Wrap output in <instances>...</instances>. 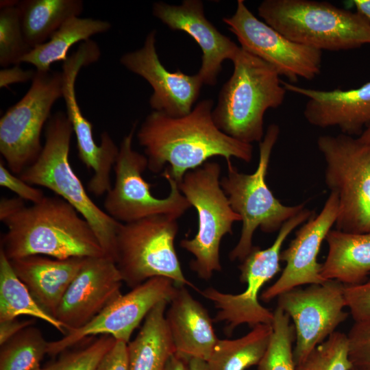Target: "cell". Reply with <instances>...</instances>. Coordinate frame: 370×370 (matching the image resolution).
<instances>
[{"label": "cell", "mask_w": 370, "mask_h": 370, "mask_svg": "<svg viewBox=\"0 0 370 370\" xmlns=\"http://www.w3.org/2000/svg\"><path fill=\"white\" fill-rule=\"evenodd\" d=\"M214 102L204 99L188 114L179 117L153 110L136 133L139 145L153 173H166L177 184L189 171L214 156L227 164L236 158L245 162L253 158L251 144L241 142L221 131L214 122Z\"/></svg>", "instance_id": "cell-1"}, {"label": "cell", "mask_w": 370, "mask_h": 370, "mask_svg": "<svg viewBox=\"0 0 370 370\" xmlns=\"http://www.w3.org/2000/svg\"><path fill=\"white\" fill-rule=\"evenodd\" d=\"M1 250L10 260L32 255L58 259L106 255L88 222L58 196H45L3 223Z\"/></svg>", "instance_id": "cell-2"}, {"label": "cell", "mask_w": 370, "mask_h": 370, "mask_svg": "<svg viewBox=\"0 0 370 370\" xmlns=\"http://www.w3.org/2000/svg\"><path fill=\"white\" fill-rule=\"evenodd\" d=\"M233 73L223 85L212 115L217 127L241 142L260 143L267 110L279 108L286 90L275 69L241 47Z\"/></svg>", "instance_id": "cell-3"}, {"label": "cell", "mask_w": 370, "mask_h": 370, "mask_svg": "<svg viewBox=\"0 0 370 370\" xmlns=\"http://www.w3.org/2000/svg\"><path fill=\"white\" fill-rule=\"evenodd\" d=\"M72 125L66 112L53 114L45 127V143L38 158L18 176L30 185L53 191L88 222L105 254L115 261L116 234L121 223L90 199L69 161Z\"/></svg>", "instance_id": "cell-4"}, {"label": "cell", "mask_w": 370, "mask_h": 370, "mask_svg": "<svg viewBox=\"0 0 370 370\" xmlns=\"http://www.w3.org/2000/svg\"><path fill=\"white\" fill-rule=\"evenodd\" d=\"M258 16L289 40L320 50H349L370 44V24L358 13L328 1L264 0Z\"/></svg>", "instance_id": "cell-5"}, {"label": "cell", "mask_w": 370, "mask_h": 370, "mask_svg": "<svg viewBox=\"0 0 370 370\" xmlns=\"http://www.w3.org/2000/svg\"><path fill=\"white\" fill-rule=\"evenodd\" d=\"M279 135V126L269 125L259 143V160L254 173L240 172L231 162L227 164V175L221 179V186L242 221L240 238L229 254L232 261L242 262L247 256L254 247L253 236L258 228L268 234L279 231L286 221L305 208L304 204H282L267 184L271 155Z\"/></svg>", "instance_id": "cell-6"}, {"label": "cell", "mask_w": 370, "mask_h": 370, "mask_svg": "<svg viewBox=\"0 0 370 370\" xmlns=\"http://www.w3.org/2000/svg\"><path fill=\"white\" fill-rule=\"evenodd\" d=\"M219 164L208 161L188 171L177 184L198 217L196 234L190 239L182 240L180 247L193 256L190 268L204 280H209L214 272L221 271V241L226 234H232L235 222L241 221L221 186Z\"/></svg>", "instance_id": "cell-7"}, {"label": "cell", "mask_w": 370, "mask_h": 370, "mask_svg": "<svg viewBox=\"0 0 370 370\" xmlns=\"http://www.w3.org/2000/svg\"><path fill=\"white\" fill-rule=\"evenodd\" d=\"M178 230L177 219L162 214L121 223L115 262L123 282L133 288L152 278L164 277L199 292L182 271L174 243Z\"/></svg>", "instance_id": "cell-8"}, {"label": "cell", "mask_w": 370, "mask_h": 370, "mask_svg": "<svg viewBox=\"0 0 370 370\" xmlns=\"http://www.w3.org/2000/svg\"><path fill=\"white\" fill-rule=\"evenodd\" d=\"M325 163V182L336 194L335 227L347 232H370V145L343 133L317 140Z\"/></svg>", "instance_id": "cell-9"}, {"label": "cell", "mask_w": 370, "mask_h": 370, "mask_svg": "<svg viewBox=\"0 0 370 370\" xmlns=\"http://www.w3.org/2000/svg\"><path fill=\"white\" fill-rule=\"evenodd\" d=\"M314 214L313 211L304 208L282 225L270 247L264 249L253 247L238 267L240 281L247 285L243 292L225 293L213 287L199 291L203 297L213 303L217 310L213 322H224L227 335L230 336L236 327L243 324L251 328L259 324L271 325L273 312L259 302L260 292L263 286L280 271L281 249L288 236Z\"/></svg>", "instance_id": "cell-10"}, {"label": "cell", "mask_w": 370, "mask_h": 370, "mask_svg": "<svg viewBox=\"0 0 370 370\" xmlns=\"http://www.w3.org/2000/svg\"><path fill=\"white\" fill-rule=\"evenodd\" d=\"M61 97L62 72L36 71L27 92L1 117L0 153L14 174L19 175L39 156L42 129Z\"/></svg>", "instance_id": "cell-11"}, {"label": "cell", "mask_w": 370, "mask_h": 370, "mask_svg": "<svg viewBox=\"0 0 370 370\" xmlns=\"http://www.w3.org/2000/svg\"><path fill=\"white\" fill-rule=\"evenodd\" d=\"M136 126L135 122L119 146L113 168L115 181L106 195L105 211L121 223L159 214L178 219L191 206L180 192L177 183L166 173L162 175L169 184V195L157 198L151 194V184L143 177V173L148 169L147 158L132 147Z\"/></svg>", "instance_id": "cell-12"}, {"label": "cell", "mask_w": 370, "mask_h": 370, "mask_svg": "<svg viewBox=\"0 0 370 370\" xmlns=\"http://www.w3.org/2000/svg\"><path fill=\"white\" fill-rule=\"evenodd\" d=\"M277 306L293 323V358L296 366L334 333L348 316L343 310L346 307L344 284L333 280L287 291L278 297Z\"/></svg>", "instance_id": "cell-13"}, {"label": "cell", "mask_w": 370, "mask_h": 370, "mask_svg": "<svg viewBox=\"0 0 370 370\" xmlns=\"http://www.w3.org/2000/svg\"><path fill=\"white\" fill-rule=\"evenodd\" d=\"M223 21L236 36L241 47L272 66L289 82L299 77L312 80L320 74L322 51L296 43L260 21L245 1H237L236 10Z\"/></svg>", "instance_id": "cell-14"}, {"label": "cell", "mask_w": 370, "mask_h": 370, "mask_svg": "<svg viewBox=\"0 0 370 370\" xmlns=\"http://www.w3.org/2000/svg\"><path fill=\"white\" fill-rule=\"evenodd\" d=\"M177 284L164 277L152 278L121 295L85 325L48 343L47 354L54 356L93 335H108L127 343L134 330L158 303H169Z\"/></svg>", "instance_id": "cell-15"}, {"label": "cell", "mask_w": 370, "mask_h": 370, "mask_svg": "<svg viewBox=\"0 0 370 370\" xmlns=\"http://www.w3.org/2000/svg\"><path fill=\"white\" fill-rule=\"evenodd\" d=\"M156 29L150 31L143 47L123 54L120 62L151 86L149 105L153 110L182 116L194 108L204 83L197 73L190 75L180 69L172 73L163 66L156 51Z\"/></svg>", "instance_id": "cell-16"}, {"label": "cell", "mask_w": 370, "mask_h": 370, "mask_svg": "<svg viewBox=\"0 0 370 370\" xmlns=\"http://www.w3.org/2000/svg\"><path fill=\"white\" fill-rule=\"evenodd\" d=\"M338 210L337 195L330 192L320 212L303 223L288 246L281 251L280 260L286 266L279 278L261 293V300L269 302L294 288L327 281L321 275L322 264L318 262L317 257L323 241L335 224Z\"/></svg>", "instance_id": "cell-17"}, {"label": "cell", "mask_w": 370, "mask_h": 370, "mask_svg": "<svg viewBox=\"0 0 370 370\" xmlns=\"http://www.w3.org/2000/svg\"><path fill=\"white\" fill-rule=\"evenodd\" d=\"M123 282L112 258L106 255L87 258L65 292L54 317L66 332L85 325L122 295Z\"/></svg>", "instance_id": "cell-18"}, {"label": "cell", "mask_w": 370, "mask_h": 370, "mask_svg": "<svg viewBox=\"0 0 370 370\" xmlns=\"http://www.w3.org/2000/svg\"><path fill=\"white\" fill-rule=\"evenodd\" d=\"M153 15L173 31H182L191 36L202 51L197 73L204 84L214 86L222 70V63L232 60L241 47L222 34L204 14L200 0H184L179 5L156 2Z\"/></svg>", "instance_id": "cell-19"}, {"label": "cell", "mask_w": 370, "mask_h": 370, "mask_svg": "<svg viewBox=\"0 0 370 370\" xmlns=\"http://www.w3.org/2000/svg\"><path fill=\"white\" fill-rule=\"evenodd\" d=\"M286 91L308 98L303 114L312 125L338 127L341 133L360 135L370 125V81L348 90L307 88L282 81Z\"/></svg>", "instance_id": "cell-20"}, {"label": "cell", "mask_w": 370, "mask_h": 370, "mask_svg": "<svg viewBox=\"0 0 370 370\" xmlns=\"http://www.w3.org/2000/svg\"><path fill=\"white\" fill-rule=\"evenodd\" d=\"M169 304L165 319L175 354L188 361L207 362L219 340L207 309L182 285H177Z\"/></svg>", "instance_id": "cell-21"}, {"label": "cell", "mask_w": 370, "mask_h": 370, "mask_svg": "<svg viewBox=\"0 0 370 370\" xmlns=\"http://www.w3.org/2000/svg\"><path fill=\"white\" fill-rule=\"evenodd\" d=\"M101 56L98 45L92 40L80 43L79 46L62 65V98L66 114L70 121L77 140L78 156L90 169L101 166L108 158L109 148L106 143L97 145L93 138L92 125L83 115L77 103L75 82L82 67L97 62Z\"/></svg>", "instance_id": "cell-22"}, {"label": "cell", "mask_w": 370, "mask_h": 370, "mask_svg": "<svg viewBox=\"0 0 370 370\" xmlns=\"http://www.w3.org/2000/svg\"><path fill=\"white\" fill-rule=\"evenodd\" d=\"M86 258L58 259L32 255L10 261L15 273L36 301L54 317L65 292Z\"/></svg>", "instance_id": "cell-23"}, {"label": "cell", "mask_w": 370, "mask_h": 370, "mask_svg": "<svg viewBox=\"0 0 370 370\" xmlns=\"http://www.w3.org/2000/svg\"><path fill=\"white\" fill-rule=\"evenodd\" d=\"M325 241L328 251L321 275L346 286L366 281L370 274V232L356 234L330 230Z\"/></svg>", "instance_id": "cell-24"}, {"label": "cell", "mask_w": 370, "mask_h": 370, "mask_svg": "<svg viewBox=\"0 0 370 370\" xmlns=\"http://www.w3.org/2000/svg\"><path fill=\"white\" fill-rule=\"evenodd\" d=\"M168 303L163 301L154 306L135 338L127 343L129 370H164L175 353L165 319Z\"/></svg>", "instance_id": "cell-25"}, {"label": "cell", "mask_w": 370, "mask_h": 370, "mask_svg": "<svg viewBox=\"0 0 370 370\" xmlns=\"http://www.w3.org/2000/svg\"><path fill=\"white\" fill-rule=\"evenodd\" d=\"M18 8L26 42L32 49L45 42L69 18L79 16L81 0H23Z\"/></svg>", "instance_id": "cell-26"}, {"label": "cell", "mask_w": 370, "mask_h": 370, "mask_svg": "<svg viewBox=\"0 0 370 370\" xmlns=\"http://www.w3.org/2000/svg\"><path fill=\"white\" fill-rule=\"evenodd\" d=\"M111 23L107 21L92 18L74 16L66 21L45 43L33 48L25 55L21 63L33 65L36 71H49L51 66L68 58L71 47L79 42L90 40V37L108 32Z\"/></svg>", "instance_id": "cell-27"}, {"label": "cell", "mask_w": 370, "mask_h": 370, "mask_svg": "<svg viewBox=\"0 0 370 370\" xmlns=\"http://www.w3.org/2000/svg\"><path fill=\"white\" fill-rule=\"evenodd\" d=\"M271 333V325L259 324L242 337L219 339L207 361L209 370H246L258 365Z\"/></svg>", "instance_id": "cell-28"}, {"label": "cell", "mask_w": 370, "mask_h": 370, "mask_svg": "<svg viewBox=\"0 0 370 370\" xmlns=\"http://www.w3.org/2000/svg\"><path fill=\"white\" fill-rule=\"evenodd\" d=\"M27 315L49 323L65 335L64 325L44 310L16 275L10 260L0 250V322Z\"/></svg>", "instance_id": "cell-29"}, {"label": "cell", "mask_w": 370, "mask_h": 370, "mask_svg": "<svg viewBox=\"0 0 370 370\" xmlns=\"http://www.w3.org/2000/svg\"><path fill=\"white\" fill-rule=\"evenodd\" d=\"M48 343L41 331L29 326L1 345L0 370H34L47 354Z\"/></svg>", "instance_id": "cell-30"}, {"label": "cell", "mask_w": 370, "mask_h": 370, "mask_svg": "<svg viewBox=\"0 0 370 370\" xmlns=\"http://www.w3.org/2000/svg\"><path fill=\"white\" fill-rule=\"evenodd\" d=\"M272 333L267 349L258 370H295L293 343L295 340L293 324L280 308L273 311Z\"/></svg>", "instance_id": "cell-31"}, {"label": "cell", "mask_w": 370, "mask_h": 370, "mask_svg": "<svg viewBox=\"0 0 370 370\" xmlns=\"http://www.w3.org/2000/svg\"><path fill=\"white\" fill-rule=\"evenodd\" d=\"M31 50L23 34L18 5L0 9L1 66L20 64Z\"/></svg>", "instance_id": "cell-32"}, {"label": "cell", "mask_w": 370, "mask_h": 370, "mask_svg": "<svg viewBox=\"0 0 370 370\" xmlns=\"http://www.w3.org/2000/svg\"><path fill=\"white\" fill-rule=\"evenodd\" d=\"M295 370H352L347 334L335 331L297 365Z\"/></svg>", "instance_id": "cell-33"}, {"label": "cell", "mask_w": 370, "mask_h": 370, "mask_svg": "<svg viewBox=\"0 0 370 370\" xmlns=\"http://www.w3.org/2000/svg\"><path fill=\"white\" fill-rule=\"evenodd\" d=\"M116 342L112 336L101 335L85 347L65 350L58 358L49 363L45 370H95L104 355Z\"/></svg>", "instance_id": "cell-34"}, {"label": "cell", "mask_w": 370, "mask_h": 370, "mask_svg": "<svg viewBox=\"0 0 370 370\" xmlns=\"http://www.w3.org/2000/svg\"><path fill=\"white\" fill-rule=\"evenodd\" d=\"M347 336L352 370H370V317L354 321Z\"/></svg>", "instance_id": "cell-35"}, {"label": "cell", "mask_w": 370, "mask_h": 370, "mask_svg": "<svg viewBox=\"0 0 370 370\" xmlns=\"http://www.w3.org/2000/svg\"><path fill=\"white\" fill-rule=\"evenodd\" d=\"M344 297L354 321L370 317V280L356 285H344Z\"/></svg>", "instance_id": "cell-36"}, {"label": "cell", "mask_w": 370, "mask_h": 370, "mask_svg": "<svg viewBox=\"0 0 370 370\" xmlns=\"http://www.w3.org/2000/svg\"><path fill=\"white\" fill-rule=\"evenodd\" d=\"M0 186L10 190L18 197L32 204L40 202L45 197L42 190L34 187L12 173L5 166L2 160L0 162Z\"/></svg>", "instance_id": "cell-37"}, {"label": "cell", "mask_w": 370, "mask_h": 370, "mask_svg": "<svg viewBox=\"0 0 370 370\" xmlns=\"http://www.w3.org/2000/svg\"><path fill=\"white\" fill-rule=\"evenodd\" d=\"M127 345L124 341L116 340L95 370H129Z\"/></svg>", "instance_id": "cell-38"}, {"label": "cell", "mask_w": 370, "mask_h": 370, "mask_svg": "<svg viewBox=\"0 0 370 370\" xmlns=\"http://www.w3.org/2000/svg\"><path fill=\"white\" fill-rule=\"evenodd\" d=\"M36 71L24 70L20 64L12 67L3 68L0 71V87L5 88L16 84L32 81L35 77Z\"/></svg>", "instance_id": "cell-39"}, {"label": "cell", "mask_w": 370, "mask_h": 370, "mask_svg": "<svg viewBox=\"0 0 370 370\" xmlns=\"http://www.w3.org/2000/svg\"><path fill=\"white\" fill-rule=\"evenodd\" d=\"M34 323L35 319L18 320L17 318L0 322V345Z\"/></svg>", "instance_id": "cell-40"}, {"label": "cell", "mask_w": 370, "mask_h": 370, "mask_svg": "<svg viewBox=\"0 0 370 370\" xmlns=\"http://www.w3.org/2000/svg\"><path fill=\"white\" fill-rule=\"evenodd\" d=\"M26 206L25 200L17 197L1 198L0 201V220L4 223L10 218L21 212Z\"/></svg>", "instance_id": "cell-41"}, {"label": "cell", "mask_w": 370, "mask_h": 370, "mask_svg": "<svg viewBox=\"0 0 370 370\" xmlns=\"http://www.w3.org/2000/svg\"><path fill=\"white\" fill-rule=\"evenodd\" d=\"M188 362L175 353L169 358L164 370H189Z\"/></svg>", "instance_id": "cell-42"}, {"label": "cell", "mask_w": 370, "mask_h": 370, "mask_svg": "<svg viewBox=\"0 0 370 370\" xmlns=\"http://www.w3.org/2000/svg\"><path fill=\"white\" fill-rule=\"evenodd\" d=\"M352 3L356 9V12L370 24V0H354Z\"/></svg>", "instance_id": "cell-43"}, {"label": "cell", "mask_w": 370, "mask_h": 370, "mask_svg": "<svg viewBox=\"0 0 370 370\" xmlns=\"http://www.w3.org/2000/svg\"><path fill=\"white\" fill-rule=\"evenodd\" d=\"M189 370H209L207 362L199 359H191L188 362Z\"/></svg>", "instance_id": "cell-44"}, {"label": "cell", "mask_w": 370, "mask_h": 370, "mask_svg": "<svg viewBox=\"0 0 370 370\" xmlns=\"http://www.w3.org/2000/svg\"><path fill=\"white\" fill-rule=\"evenodd\" d=\"M362 142L370 145V125L358 136Z\"/></svg>", "instance_id": "cell-45"}, {"label": "cell", "mask_w": 370, "mask_h": 370, "mask_svg": "<svg viewBox=\"0 0 370 370\" xmlns=\"http://www.w3.org/2000/svg\"><path fill=\"white\" fill-rule=\"evenodd\" d=\"M19 1L16 0H1L0 1V9L8 7L17 6Z\"/></svg>", "instance_id": "cell-46"}, {"label": "cell", "mask_w": 370, "mask_h": 370, "mask_svg": "<svg viewBox=\"0 0 370 370\" xmlns=\"http://www.w3.org/2000/svg\"><path fill=\"white\" fill-rule=\"evenodd\" d=\"M34 370H45V367L44 368L40 367V368L36 369Z\"/></svg>", "instance_id": "cell-47"}]
</instances>
